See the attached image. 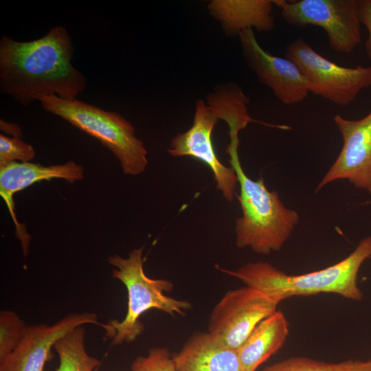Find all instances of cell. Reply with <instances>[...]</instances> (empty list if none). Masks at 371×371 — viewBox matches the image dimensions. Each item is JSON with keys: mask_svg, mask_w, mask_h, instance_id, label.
I'll use <instances>...</instances> for the list:
<instances>
[{"mask_svg": "<svg viewBox=\"0 0 371 371\" xmlns=\"http://www.w3.org/2000/svg\"><path fill=\"white\" fill-rule=\"evenodd\" d=\"M74 47L62 25L30 41L0 39V89L27 106L44 95L74 99L87 87V80L71 63Z\"/></svg>", "mask_w": 371, "mask_h": 371, "instance_id": "obj_1", "label": "cell"}, {"mask_svg": "<svg viewBox=\"0 0 371 371\" xmlns=\"http://www.w3.org/2000/svg\"><path fill=\"white\" fill-rule=\"evenodd\" d=\"M371 257V236L359 243L342 260L323 269L289 275L267 262H248L236 270L216 268L245 285L256 288L280 303L293 296L331 293L360 301L363 295L357 284L359 269Z\"/></svg>", "mask_w": 371, "mask_h": 371, "instance_id": "obj_2", "label": "cell"}, {"mask_svg": "<svg viewBox=\"0 0 371 371\" xmlns=\"http://www.w3.org/2000/svg\"><path fill=\"white\" fill-rule=\"evenodd\" d=\"M228 133L230 142L226 153L240 185L236 196L243 212L236 220V245L263 255L280 251L297 224L299 215L284 205L276 191L267 188L262 176L254 180L246 175L238 153L239 133Z\"/></svg>", "mask_w": 371, "mask_h": 371, "instance_id": "obj_3", "label": "cell"}, {"mask_svg": "<svg viewBox=\"0 0 371 371\" xmlns=\"http://www.w3.org/2000/svg\"><path fill=\"white\" fill-rule=\"evenodd\" d=\"M144 247L133 249L127 258L115 254L108 258L113 266L112 277L120 280L128 293L127 311L124 318L119 321L111 319L109 329L105 335L111 339V344L119 346L135 341L144 331V326L140 316L150 309H157L172 316L183 315L192 305L186 300L167 296L173 284L165 279H152L144 271Z\"/></svg>", "mask_w": 371, "mask_h": 371, "instance_id": "obj_4", "label": "cell"}, {"mask_svg": "<svg viewBox=\"0 0 371 371\" xmlns=\"http://www.w3.org/2000/svg\"><path fill=\"white\" fill-rule=\"evenodd\" d=\"M38 100L45 111L98 139L117 157L124 174L135 176L145 171L148 159L144 143L136 137L131 123L120 113L55 94L41 95Z\"/></svg>", "mask_w": 371, "mask_h": 371, "instance_id": "obj_5", "label": "cell"}, {"mask_svg": "<svg viewBox=\"0 0 371 371\" xmlns=\"http://www.w3.org/2000/svg\"><path fill=\"white\" fill-rule=\"evenodd\" d=\"M286 58L298 67L309 92L337 105L350 104L361 91L371 86V67L340 66L318 54L302 37L287 46Z\"/></svg>", "mask_w": 371, "mask_h": 371, "instance_id": "obj_6", "label": "cell"}, {"mask_svg": "<svg viewBox=\"0 0 371 371\" xmlns=\"http://www.w3.org/2000/svg\"><path fill=\"white\" fill-rule=\"evenodd\" d=\"M358 0H273L284 20L290 25L320 27L326 32L330 47L350 54L361 43Z\"/></svg>", "mask_w": 371, "mask_h": 371, "instance_id": "obj_7", "label": "cell"}, {"mask_svg": "<svg viewBox=\"0 0 371 371\" xmlns=\"http://www.w3.org/2000/svg\"><path fill=\"white\" fill-rule=\"evenodd\" d=\"M218 120H222V102L216 89L206 100L196 102L192 126L172 139L168 151L173 157H190L207 166L214 175L217 189L232 201L238 182L234 169L223 165L214 150L212 132Z\"/></svg>", "mask_w": 371, "mask_h": 371, "instance_id": "obj_8", "label": "cell"}, {"mask_svg": "<svg viewBox=\"0 0 371 371\" xmlns=\"http://www.w3.org/2000/svg\"><path fill=\"white\" fill-rule=\"evenodd\" d=\"M279 304L253 286L229 290L210 314L208 332L223 344L237 350L258 323L277 311Z\"/></svg>", "mask_w": 371, "mask_h": 371, "instance_id": "obj_9", "label": "cell"}, {"mask_svg": "<svg viewBox=\"0 0 371 371\" xmlns=\"http://www.w3.org/2000/svg\"><path fill=\"white\" fill-rule=\"evenodd\" d=\"M333 120L341 135L343 146L315 192L333 181L346 179L371 195V111L357 120L339 115Z\"/></svg>", "mask_w": 371, "mask_h": 371, "instance_id": "obj_10", "label": "cell"}, {"mask_svg": "<svg viewBox=\"0 0 371 371\" xmlns=\"http://www.w3.org/2000/svg\"><path fill=\"white\" fill-rule=\"evenodd\" d=\"M238 37L247 65L282 103L295 104L307 97V80L293 61L265 51L258 42L254 30H245Z\"/></svg>", "mask_w": 371, "mask_h": 371, "instance_id": "obj_11", "label": "cell"}, {"mask_svg": "<svg viewBox=\"0 0 371 371\" xmlns=\"http://www.w3.org/2000/svg\"><path fill=\"white\" fill-rule=\"evenodd\" d=\"M90 324L105 331L109 327L108 323H100L92 312L71 313L52 325L27 326L17 347L0 362V371H43L55 342L74 328Z\"/></svg>", "mask_w": 371, "mask_h": 371, "instance_id": "obj_12", "label": "cell"}, {"mask_svg": "<svg viewBox=\"0 0 371 371\" xmlns=\"http://www.w3.org/2000/svg\"><path fill=\"white\" fill-rule=\"evenodd\" d=\"M83 177V167L72 161L64 164L49 166L30 162L14 161L0 167V194L15 223L16 236L21 242L25 256L28 253L31 237L24 229V225H20L16 220L14 194L36 182L44 180L60 178L72 183L82 180Z\"/></svg>", "mask_w": 371, "mask_h": 371, "instance_id": "obj_13", "label": "cell"}, {"mask_svg": "<svg viewBox=\"0 0 371 371\" xmlns=\"http://www.w3.org/2000/svg\"><path fill=\"white\" fill-rule=\"evenodd\" d=\"M172 359L177 371H245L236 350L209 332L192 335Z\"/></svg>", "mask_w": 371, "mask_h": 371, "instance_id": "obj_14", "label": "cell"}, {"mask_svg": "<svg viewBox=\"0 0 371 371\" xmlns=\"http://www.w3.org/2000/svg\"><path fill=\"white\" fill-rule=\"evenodd\" d=\"M273 5L271 0H212L207 9L227 35L238 36L247 30H273Z\"/></svg>", "mask_w": 371, "mask_h": 371, "instance_id": "obj_15", "label": "cell"}, {"mask_svg": "<svg viewBox=\"0 0 371 371\" xmlns=\"http://www.w3.org/2000/svg\"><path fill=\"white\" fill-rule=\"evenodd\" d=\"M289 322L281 311L262 319L236 350L245 371H256L285 343L289 334Z\"/></svg>", "mask_w": 371, "mask_h": 371, "instance_id": "obj_16", "label": "cell"}, {"mask_svg": "<svg viewBox=\"0 0 371 371\" xmlns=\"http://www.w3.org/2000/svg\"><path fill=\"white\" fill-rule=\"evenodd\" d=\"M85 330L82 326L71 330L54 345L59 364L55 371H93L100 361L89 355L85 346Z\"/></svg>", "mask_w": 371, "mask_h": 371, "instance_id": "obj_17", "label": "cell"}, {"mask_svg": "<svg viewBox=\"0 0 371 371\" xmlns=\"http://www.w3.org/2000/svg\"><path fill=\"white\" fill-rule=\"evenodd\" d=\"M262 371H371V360L328 363L305 357H292L270 365Z\"/></svg>", "mask_w": 371, "mask_h": 371, "instance_id": "obj_18", "label": "cell"}, {"mask_svg": "<svg viewBox=\"0 0 371 371\" xmlns=\"http://www.w3.org/2000/svg\"><path fill=\"white\" fill-rule=\"evenodd\" d=\"M27 325L14 311H0V362L17 347Z\"/></svg>", "mask_w": 371, "mask_h": 371, "instance_id": "obj_19", "label": "cell"}, {"mask_svg": "<svg viewBox=\"0 0 371 371\" xmlns=\"http://www.w3.org/2000/svg\"><path fill=\"white\" fill-rule=\"evenodd\" d=\"M35 156L31 144L18 137H9L0 135V167L16 161L30 162Z\"/></svg>", "mask_w": 371, "mask_h": 371, "instance_id": "obj_20", "label": "cell"}, {"mask_svg": "<svg viewBox=\"0 0 371 371\" xmlns=\"http://www.w3.org/2000/svg\"><path fill=\"white\" fill-rule=\"evenodd\" d=\"M131 368L132 371H177L172 357L164 348H152L146 356L137 357Z\"/></svg>", "mask_w": 371, "mask_h": 371, "instance_id": "obj_21", "label": "cell"}, {"mask_svg": "<svg viewBox=\"0 0 371 371\" xmlns=\"http://www.w3.org/2000/svg\"><path fill=\"white\" fill-rule=\"evenodd\" d=\"M357 9L359 21L368 32L365 49L368 58L371 60V0H358Z\"/></svg>", "mask_w": 371, "mask_h": 371, "instance_id": "obj_22", "label": "cell"}, {"mask_svg": "<svg viewBox=\"0 0 371 371\" xmlns=\"http://www.w3.org/2000/svg\"><path fill=\"white\" fill-rule=\"evenodd\" d=\"M1 129L5 133L10 134L14 136V137L21 138L22 137V131L21 128L17 124L9 123L3 120H0Z\"/></svg>", "mask_w": 371, "mask_h": 371, "instance_id": "obj_23", "label": "cell"}, {"mask_svg": "<svg viewBox=\"0 0 371 371\" xmlns=\"http://www.w3.org/2000/svg\"><path fill=\"white\" fill-rule=\"evenodd\" d=\"M366 204H370L371 203V201H366L365 202Z\"/></svg>", "mask_w": 371, "mask_h": 371, "instance_id": "obj_24", "label": "cell"}]
</instances>
